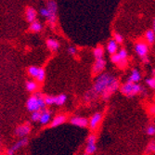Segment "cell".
Wrapping results in <instances>:
<instances>
[{
    "mask_svg": "<svg viewBox=\"0 0 155 155\" xmlns=\"http://www.w3.org/2000/svg\"><path fill=\"white\" fill-rule=\"evenodd\" d=\"M120 91L123 95L126 96L127 97H133L137 94L146 95V91L143 87H141L137 83L126 82L120 87Z\"/></svg>",
    "mask_w": 155,
    "mask_h": 155,
    "instance_id": "obj_3",
    "label": "cell"
},
{
    "mask_svg": "<svg viewBox=\"0 0 155 155\" xmlns=\"http://www.w3.org/2000/svg\"><path fill=\"white\" fill-rule=\"evenodd\" d=\"M41 115H42V110H37V111H34L31 112V121L34 123L39 122L41 119Z\"/></svg>",
    "mask_w": 155,
    "mask_h": 155,
    "instance_id": "obj_24",
    "label": "cell"
},
{
    "mask_svg": "<svg viewBox=\"0 0 155 155\" xmlns=\"http://www.w3.org/2000/svg\"><path fill=\"white\" fill-rule=\"evenodd\" d=\"M31 125L29 123H25L22 124L18 125L17 127L14 130V134L15 136L19 138H22V137H27V136L31 133Z\"/></svg>",
    "mask_w": 155,
    "mask_h": 155,
    "instance_id": "obj_5",
    "label": "cell"
},
{
    "mask_svg": "<svg viewBox=\"0 0 155 155\" xmlns=\"http://www.w3.org/2000/svg\"><path fill=\"white\" fill-rule=\"evenodd\" d=\"M67 52H68L69 55L74 56V55H75V53H76V48H75L74 47H69L68 49H67Z\"/></svg>",
    "mask_w": 155,
    "mask_h": 155,
    "instance_id": "obj_34",
    "label": "cell"
},
{
    "mask_svg": "<svg viewBox=\"0 0 155 155\" xmlns=\"http://www.w3.org/2000/svg\"><path fill=\"white\" fill-rule=\"evenodd\" d=\"M105 67H106V61L103 58L96 60L92 68V73L94 74H100L104 71Z\"/></svg>",
    "mask_w": 155,
    "mask_h": 155,
    "instance_id": "obj_11",
    "label": "cell"
},
{
    "mask_svg": "<svg viewBox=\"0 0 155 155\" xmlns=\"http://www.w3.org/2000/svg\"><path fill=\"white\" fill-rule=\"evenodd\" d=\"M45 78H46V71H45V69L44 68H40L38 75L36 77V80L39 83H42V82H44Z\"/></svg>",
    "mask_w": 155,
    "mask_h": 155,
    "instance_id": "obj_25",
    "label": "cell"
},
{
    "mask_svg": "<svg viewBox=\"0 0 155 155\" xmlns=\"http://www.w3.org/2000/svg\"><path fill=\"white\" fill-rule=\"evenodd\" d=\"M36 15H37V12L33 7H28L26 8L25 16H26V21L28 22L32 23L33 21H35L36 20Z\"/></svg>",
    "mask_w": 155,
    "mask_h": 155,
    "instance_id": "obj_14",
    "label": "cell"
},
{
    "mask_svg": "<svg viewBox=\"0 0 155 155\" xmlns=\"http://www.w3.org/2000/svg\"><path fill=\"white\" fill-rule=\"evenodd\" d=\"M146 84H147V86H148L150 88L155 89V76L147 78V79H146Z\"/></svg>",
    "mask_w": 155,
    "mask_h": 155,
    "instance_id": "obj_29",
    "label": "cell"
},
{
    "mask_svg": "<svg viewBox=\"0 0 155 155\" xmlns=\"http://www.w3.org/2000/svg\"><path fill=\"white\" fill-rule=\"evenodd\" d=\"M102 118H103V114H101V111L95 112V114L89 119V125H88V127L91 130H95L97 127V126H98V124L101 123Z\"/></svg>",
    "mask_w": 155,
    "mask_h": 155,
    "instance_id": "obj_10",
    "label": "cell"
},
{
    "mask_svg": "<svg viewBox=\"0 0 155 155\" xmlns=\"http://www.w3.org/2000/svg\"><path fill=\"white\" fill-rule=\"evenodd\" d=\"M146 151L148 153H154L155 154V142L154 141H151L148 144Z\"/></svg>",
    "mask_w": 155,
    "mask_h": 155,
    "instance_id": "obj_30",
    "label": "cell"
},
{
    "mask_svg": "<svg viewBox=\"0 0 155 155\" xmlns=\"http://www.w3.org/2000/svg\"><path fill=\"white\" fill-rule=\"evenodd\" d=\"M107 50L110 55H114L118 51V43L114 39H110L107 44Z\"/></svg>",
    "mask_w": 155,
    "mask_h": 155,
    "instance_id": "obj_16",
    "label": "cell"
},
{
    "mask_svg": "<svg viewBox=\"0 0 155 155\" xmlns=\"http://www.w3.org/2000/svg\"><path fill=\"white\" fill-rule=\"evenodd\" d=\"M141 80V74L139 73L138 70L137 69H133L131 71V74L129 75V77L127 78V81L129 83H137Z\"/></svg>",
    "mask_w": 155,
    "mask_h": 155,
    "instance_id": "obj_15",
    "label": "cell"
},
{
    "mask_svg": "<svg viewBox=\"0 0 155 155\" xmlns=\"http://www.w3.org/2000/svg\"><path fill=\"white\" fill-rule=\"evenodd\" d=\"M47 107L45 96L39 92L34 93L28 100L26 101V109L28 111L34 112L37 110H43Z\"/></svg>",
    "mask_w": 155,
    "mask_h": 155,
    "instance_id": "obj_2",
    "label": "cell"
},
{
    "mask_svg": "<svg viewBox=\"0 0 155 155\" xmlns=\"http://www.w3.org/2000/svg\"><path fill=\"white\" fill-rule=\"evenodd\" d=\"M47 8L48 9V16L47 18L48 22L50 25H54L57 21V11H58V5L55 0H50L48 1Z\"/></svg>",
    "mask_w": 155,
    "mask_h": 155,
    "instance_id": "obj_4",
    "label": "cell"
},
{
    "mask_svg": "<svg viewBox=\"0 0 155 155\" xmlns=\"http://www.w3.org/2000/svg\"><path fill=\"white\" fill-rule=\"evenodd\" d=\"M47 47L50 51H57L60 48V43L57 40L49 38L47 40Z\"/></svg>",
    "mask_w": 155,
    "mask_h": 155,
    "instance_id": "obj_17",
    "label": "cell"
},
{
    "mask_svg": "<svg viewBox=\"0 0 155 155\" xmlns=\"http://www.w3.org/2000/svg\"><path fill=\"white\" fill-rule=\"evenodd\" d=\"M118 89H120L119 80L110 74L102 73L95 79L92 87L84 95V100L89 102L101 97L104 101H108Z\"/></svg>",
    "mask_w": 155,
    "mask_h": 155,
    "instance_id": "obj_1",
    "label": "cell"
},
{
    "mask_svg": "<svg viewBox=\"0 0 155 155\" xmlns=\"http://www.w3.org/2000/svg\"><path fill=\"white\" fill-rule=\"evenodd\" d=\"M150 114H153V115H155V103L150 108Z\"/></svg>",
    "mask_w": 155,
    "mask_h": 155,
    "instance_id": "obj_35",
    "label": "cell"
},
{
    "mask_svg": "<svg viewBox=\"0 0 155 155\" xmlns=\"http://www.w3.org/2000/svg\"><path fill=\"white\" fill-rule=\"evenodd\" d=\"M47 106L56 105V96H45Z\"/></svg>",
    "mask_w": 155,
    "mask_h": 155,
    "instance_id": "obj_26",
    "label": "cell"
},
{
    "mask_svg": "<svg viewBox=\"0 0 155 155\" xmlns=\"http://www.w3.org/2000/svg\"><path fill=\"white\" fill-rule=\"evenodd\" d=\"M42 28H43V26H42L41 22L37 20H35V21H33L31 24H30V27H29V30L33 33H39L41 32Z\"/></svg>",
    "mask_w": 155,
    "mask_h": 155,
    "instance_id": "obj_19",
    "label": "cell"
},
{
    "mask_svg": "<svg viewBox=\"0 0 155 155\" xmlns=\"http://www.w3.org/2000/svg\"><path fill=\"white\" fill-rule=\"evenodd\" d=\"M97 137L94 134H91L87 137V147H86V152L92 155L97 151Z\"/></svg>",
    "mask_w": 155,
    "mask_h": 155,
    "instance_id": "obj_8",
    "label": "cell"
},
{
    "mask_svg": "<svg viewBox=\"0 0 155 155\" xmlns=\"http://www.w3.org/2000/svg\"><path fill=\"white\" fill-rule=\"evenodd\" d=\"M141 59H142L143 63H145V64H147V63L150 62V60H149V57H148V56H145V57H143V58H141Z\"/></svg>",
    "mask_w": 155,
    "mask_h": 155,
    "instance_id": "obj_36",
    "label": "cell"
},
{
    "mask_svg": "<svg viewBox=\"0 0 155 155\" xmlns=\"http://www.w3.org/2000/svg\"><path fill=\"white\" fill-rule=\"evenodd\" d=\"M25 88L28 92L31 93H35L37 88H38V84L35 81H27L25 83Z\"/></svg>",
    "mask_w": 155,
    "mask_h": 155,
    "instance_id": "obj_18",
    "label": "cell"
},
{
    "mask_svg": "<svg viewBox=\"0 0 155 155\" xmlns=\"http://www.w3.org/2000/svg\"><path fill=\"white\" fill-rule=\"evenodd\" d=\"M52 121V118H51V111L45 109L42 110V115H41V119L39 121V123L42 124V125H47L49 123H51Z\"/></svg>",
    "mask_w": 155,
    "mask_h": 155,
    "instance_id": "obj_13",
    "label": "cell"
},
{
    "mask_svg": "<svg viewBox=\"0 0 155 155\" xmlns=\"http://www.w3.org/2000/svg\"><path fill=\"white\" fill-rule=\"evenodd\" d=\"M39 69L38 67L36 66H30L29 68H28V74H29V75L33 78H35L37 77L38 75V73H39Z\"/></svg>",
    "mask_w": 155,
    "mask_h": 155,
    "instance_id": "obj_23",
    "label": "cell"
},
{
    "mask_svg": "<svg viewBox=\"0 0 155 155\" xmlns=\"http://www.w3.org/2000/svg\"><path fill=\"white\" fill-rule=\"evenodd\" d=\"M110 61H111V62H112V63H114V64H116V65H119V64H120V62H121L123 60L121 59L120 55H119V54H118V52H117V53H115V54H114V55H111Z\"/></svg>",
    "mask_w": 155,
    "mask_h": 155,
    "instance_id": "obj_27",
    "label": "cell"
},
{
    "mask_svg": "<svg viewBox=\"0 0 155 155\" xmlns=\"http://www.w3.org/2000/svg\"><path fill=\"white\" fill-rule=\"evenodd\" d=\"M135 51L139 56L140 58H143L145 56H148L149 53V45H147L146 42L139 41L135 45Z\"/></svg>",
    "mask_w": 155,
    "mask_h": 155,
    "instance_id": "obj_9",
    "label": "cell"
},
{
    "mask_svg": "<svg viewBox=\"0 0 155 155\" xmlns=\"http://www.w3.org/2000/svg\"><path fill=\"white\" fill-rule=\"evenodd\" d=\"M152 30L155 32V18L153 19V22H152Z\"/></svg>",
    "mask_w": 155,
    "mask_h": 155,
    "instance_id": "obj_37",
    "label": "cell"
},
{
    "mask_svg": "<svg viewBox=\"0 0 155 155\" xmlns=\"http://www.w3.org/2000/svg\"><path fill=\"white\" fill-rule=\"evenodd\" d=\"M66 121H67V116L65 114H58L52 119L50 123V126L51 127H57V126L63 124Z\"/></svg>",
    "mask_w": 155,
    "mask_h": 155,
    "instance_id": "obj_12",
    "label": "cell"
},
{
    "mask_svg": "<svg viewBox=\"0 0 155 155\" xmlns=\"http://www.w3.org/2000/svg\"><path fill=\"white\" fill-rule=\"evenodd\" d=\"M93 55H94V58L96 60L102 59L103 56H104V49H103V48L102 47H97L93 50Z\"/></svg>",
    "mask_w": 155,
    "mask_h": 155,
    "instance_id": "obj_21",
    "label": "cell"
},
{
    "mask_svg": "<svg viewBox=\"0 0 155 155\" xmlns=\"http://www.w3.org/2000/svg\"><path fill=\"white\" fill-rule=\"evenodd\" d=\"M145 133L148 136H154L155 135V124L148 125L146 127V129H145Z\"/></svg>",
    "mask_w": 155,
    "mask_h": 155,
    "instance_id": "obj_28",
    "label": "cell"
},
{
    "mask_svg": "<svg viewBox=\"0 0 155 155\" xmlns=\"http://www.w3.org/2000/svg\"><path fill=\"white\" fill-rule=\"evenodd\" d=\"M114 40L117 42L118 44H122L123 42H124V37H123L120 34L115 33V34H114Z\"/></svg>",
    "mask_w": 155,
    "mask_h": 155,
    "instance_id": "obj_33",
    "label": "cell"
},
{
    "mask_svg": "<svg viewBox=\"0 0 155 155\" xmlns=\"http://www.w3.org/2000/svg\"><path fill=\"white\" fill-rule=\"evenodd\" d=\"M28 142H29V140H28V137H22V138H20L18 141H16L14 143L11 147H9L7 150V155H14L20 149L25 147Z\"/></svg>",
    "mask_w": 155,
    "mask_h": 155,
    "instance_id": "obj_6",
    "label": "cell"
},
{
    "mask_svg": "<svg viewBox=\"0 0 155 155\" xmlns=\"http://www.w3.org/2000/svg\"><path fill=\"white\" fill-rule=\"evenodd\" d=\"M145 38L148 42L149 45H152L155 42V32L151 29V30H147V32L145 33Z\"/></svg>",
    "mask_w": 155,
    "mask_h": 155,
    "instance_id": "obj_20",
    "label": "cell"
},
{
    "mask_svg": "<svg viewBox=\"0 0 155 155\" xmlns=\"http://www.w3.org/2000/svg\"><path fill=\"white\" fill-rule=\"evenodd\" d=\"M70 124L80 128H86L89 125V119L83 116H73L70 119Z\"/></svg>",
    "mask_w": 155,
    "mask_h": 155,
    "instance_id": "obj_7",
    "label": "cell"
},
{
    "mask_svg": "<svg viewBox=\"0 0 155 155\" xmlns=\"http://www.w3.org/2000/svg\"><path fill=\"white\" fill-rule=\"evenodd\" d=\"M67 101V95L66 94H60L56 96V105L62 106Z\"/></svg>",
    "mask_w": 155,
    "mask_h": 155,
    "instance_id": "obj_22",
    "label": "cell"
},
{
    "mask_svg": "<svg viewBox=\"0 0 155 155\" xmlns=\"http://www.w3.org/2000/svg\"><path fill=\"white\" fill-rule=\"evenodd\" d=\"M83 155H90V154H88V153H87V152H84V153Z\"/></svg>",
    "mask_w": 155,
    "mask_h": 155,
    "instance_id": "obj_39",
    "label": "cell"
},
{
    "mask_svg": "<svg viewBox=\"0 0 155 155\" xmlns=\"http://www.w3.org/2000/svg\"><path fill=\"white\" fill-rule=\"evenodd\" d=\"M39 12H40V15L42 17H45L46 19L48 18V8H41Z\"/></svg>",
    "mask_w": 155,
    "mask_h": 155,
    "instance_id": "obj_32",
    "label": "cell"
},
{
    "mask_svg": "<svg viewBox=\"0 0 155 155\" xmlns=\"http://www.w3.org/2000/svg\"><path fill=\"white\" fill-rule=\"evenodd\" d=\"M151 73H152V75H153V76H155V69H153V70H152V72H151Z\"/></svg>",
    "mask_w": 155,
    "mask_h": 155,
    "instance_id": "obj_38",
    "label": "cell"
},
{
    "mask_svg": "<svg viewBox=\"0 0 155 155\" xmlns=\"http://www.w3.org/2000/svg\"><path fill=\"white\" fill-rule=\"evenodd\" d=\"M118 54L120 55V57H121L122 60H127L128 53H127V51H126V49H124V48L120 49L119 52H118Z\"/></svg>",
    "mask_w": 155,
    "mask_h": 155,
    "instance_id": "obj_31",
    "label": "cell"
}]
</instances>
